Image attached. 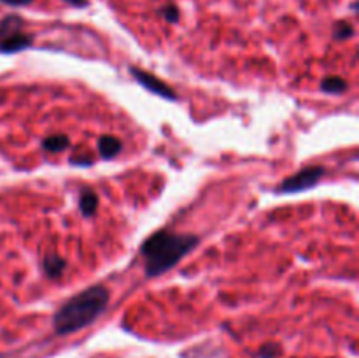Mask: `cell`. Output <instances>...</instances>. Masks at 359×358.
Here are the masks:
<instances>
[{
	"label": "cell",
	"mask_w": 359,
	"mask_h": 358,
	"mask_svg": "<svg viewBox=\"0 0 359 358\" xmlns=\"http://www.w3.org/2000/svg\"><path fill=\"white\" fill-rule=\"evenodd\" d=\"M98 150L104 158H114L121 150V143L113 136H104L98 141Z\"/></svg>",
	"instance_id": "obj_7"
},
{
	"label": "cell",
	"mask_w": 359,
	"mask_h": 358,
	"mask_svg": "<svg viewBox=\"0 0 359 358\" xmlns=\"http://www.w3.org/2000/svg\"><path fill=\"white\" fill-rule=\"evenodd\" d=\"M198 238L191 234H174L170 231H160L145 239L141 253L145 262V276L157 278L177 265L196 244Z\"/></svg>",
	"instance_id": "obj_1"
},
{
	"label": "cell",
	"mask_w": 359,
	"mask_h": 358,
	"mask_svg": "<svg viewBox=\"0 0 359 358\" xmlns=\"http://www.w3.org/2000/svg\"><path fill=\"white\" fill-rule=\"evenodd\" d=\"M277 353H279V350H277L276 344H266V346H263L262 351H260L262 358H273Z\"/></svg>",
	"instance_id": "obj_13"
},
{
	"label": "cell",
	"mask_w": 359,
	"mask_h": 358,
	"mask_svg": "<svg viewBox=\"0 0 359 358\" xmlns=\"http://www.w3.org/2000/svg\"><path fill=\"white\" fill-rule=\"evenodd\" d=\"M352 36H354V26H352L351 23L338 22L337 25H335V39L344 40V39H349V37H352Z\"/></svg>",
	"instance_id": "obj_11"
},
{
	"label": "cell",
	"mask_w": 359,
	"mask_h": 358,
	"mask_svg": "<svg viewBox=\"0 0 359 358\" xmlns=\"http://www.w3.org/2000/svg\"><path fill=\"white\" fill-rule=\"evenodd\" d=\"M22 29L23 20L19 16H6L0 22V53H18L32 46V36Z\"/></svg>",
	"instance_id": "obj_3"
},
{
	"label": "cell",
	"mask_w": 359,
	"mask_h": 358,
	"mask_svg": "<svg viewBox=\"0 0 359 358\" xmlns=\"http://www.w3.org/2000/svg\"><path fill=\"white\" fill-rule=\"evenodd\" d=\"M63 2H67V4L72 6V8H84L90 0H63Z\"/></svg>",
	"instance_id": "obj_15"
},
{
	"label": "cell",
	"mask_w": 359,
	"mask_h": 358,
	"mask_svg": "<svg viewBox=\"0 0 359 358\" xmlns=\"http://www.w3.org/2000/svg\"><path fill=\"white\" fill-rule=\"evenodd\" d=\"M33 0H0V4L11 6V8H25V6L32 4Z\"/></svg>",
	"instance_id": "obj_14"
},
{
	"label": "cell",
	"mask_w": 359,
	"mask_h": 358,
	"mask_svg": "<svg viewBox=\"0 0 359 358\" xmlns=\"http://www.w3.org/2000/svg\"><path fill=\"white\" fill-rule=\"evenodd\" d=\"M42 146L46 151H51V153H58V151L69 148V137L62 136V134H56V136L46 137V139H44V143H42Z\"/></svg>",
	"instance_id": "obj_9"
},
{
	"label": "cell",
	"mask_w": 359,
	"mask_h": 358,
	"mask_svg": "<svg viewBox=\"0 0 359 358\" xmlns=\"http://www.w3.org/2000/svg\"><path fill=\"white\" fill-rule=\"evenodd\" d=\"M79 208H81V211H83L84 216H93L95 212H97V208H98L97 194H95V192H90V190L84 192L79 199Z\"/></svg>",
	"instance_id": "obj_8"
},
{
	"label": "cell",
	"mask_w": 359,
	"mask_h": 358,
	"mask_svg": "<svg viewBox=\"0 0 359 358\" xmlns=\"http://www.w3.org/2000/svg\"><path fill=\"white\" fill-rule=\"evenodd\" d=\"M130 72H131V76H134L135 79L142 84V86L147 88L149 92L157 93V95L163 97V99H167V100H175L174 90H172L170 86H167V84H165L161 79H158L157 76H152V74L145 72V70H142V69H137V67H131Z\"/></svg>",
	"instance_id": "obj_5"
},
{
	"label": "cell",
	"mask_w": 359,
	"mask_h": 358,
	"mask_svg": "<svg viewBox=\"0 0 359 358\" xmlns=\"http://www.w3.org/2000/svg\"><path fill=\"white\" fill-rule=\"evenodd\" d=\"M109 292L106 286L95 285L67 300L55 315V330L60 336L77 332L91 325L106 311Z\"/></svg>",
	"instance_id": "obj_2"
},
{
	"label": "cell",
	"mask_w": 359,
	"mask_h": 358,
	"mask_svg": "<svg viewBox=\"0 0 359 358\" xmlns=\"http://www.w3.org/2000/svg\"><path fill=\"white\" fill-rule=\"evenodd\" d=\"M160 15L163 16L165 20H167L168 23H177L179 22V9H177V6H174V4H167V6H163V8L160 9Z\"/></svg>",
	"instance_id": "obj_12"
},
{
	"label": "cell",
	"mask_w": 359,
	"mask_h": 358,
	"mask_svg": "<svg viewBox=\"0 0 359 358\" xmlns=\"http://www.w3.org/2000/svg\"><path fill=\"white\" fill-rule=\"evenodd\" d=\"M323 167H307L301 169L300 172H296L291 178L284 179V183L277 188L279 194H298V192H305L309 188L316 187L321 181V178L324 176Z\"/></svg>",
	"instance_id": "obj_4"
},
{
	"label": "cell",
	"mask_w": 359,
	"mask_h": 358,
	"mask_svg": "<svg viewBox=\"0 0 359 358\" xmlns=\"http://www.w3.org/2000/svg\"><path fill=\"white\" fill-rule=\"evenodd\" d=\"M63 269H65V260L62 256L51 253V255H47L44 258V271H46V274L49 278H58L63 272Z\"/></svg>",
	"instance_id": "obj_6"
},
{
	"label": "cell",
	"mask_w": 359,
	"mask_h": 358,
	"mask_svg": "<svg viewBox=\"0 0 359 358\" xmlns=\"http://www.w3.org/2000/svg\"><path fill=\"white\" fill-rule=\"evenodd\" d=\"M321 88H323V92L326 93H342L347 88V83H345L342 77L333 76V77H326V79L321 83Z\"/></svg>",
	"instance_id": "obj_10"
}]
</instances>
